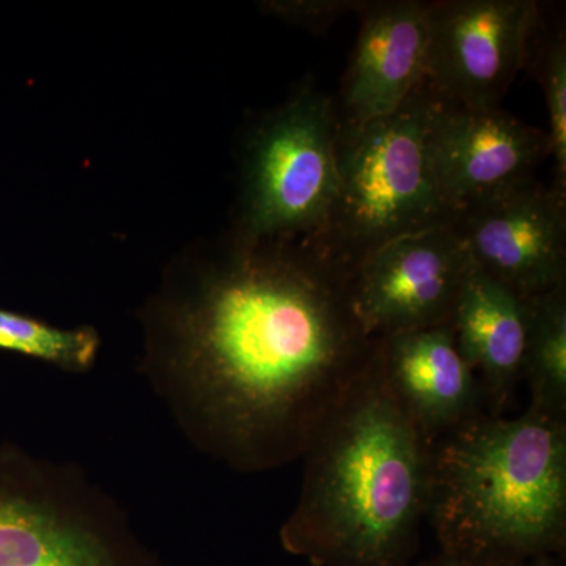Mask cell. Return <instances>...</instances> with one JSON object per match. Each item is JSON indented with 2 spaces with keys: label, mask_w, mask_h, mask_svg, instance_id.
Instances as JSON below:
<instances>
[{
  "label": "cell",
  "mask_w": 566,
  "mask_h": 566,
  "mask_svg": "<svg viewBox=\"0 0 566 566\" xmlns=\"http://www.w3.org/2000/svg\"><path fill=\"white\" fill-rule=\"evenodd\" d=\"M140 375L182 438L241 474L304 458L370 363L348 274L312 241L232 243L142 312Z\"/></svg>",
  "instance_id": "cell-1"
},
{
  "label": "cell",
  "mask_w": 566,
  "mask_h": 566,
  "mask_svg": "<svg viewBox=\"0 0 566 566\" xmlns=\"http://www.w3.org/2000/svg\"><path fill=\"white\" fill-rule=\"evenodd\" d=\"M431 444L374 356L305 452L281 543L312 566H409L430 499Z\"/></svg>",
  "instance_id": "cell-2"
},
{
  "label": "cell",
  "mask_w": 566,
  "mask_h": 566,
  "mask_svg": "<svg viewBox=\"0 0 566 566\" xmlns=\"http://www.w3.org/2000/svg\"><path fill=\"white\" fill-rule=\"evenodd\" d=\"M428 523L469 564L565 557L566 422L480 411L430 450Z\"/></svg>",
  "instance_id": "cell-3"
},
{
  "label": "cell",
  "mask_w": 566,
  "mask_h": 566,
  "mask_svg": "<svg viewBox=\"0 0 566 566\" xmlns=\"http://www.w3.org/2000/svg\"><path fill=\"white\" fill-rule=\"evenodd\" d=\"M441 95L424 80L397 111L338 123V192L316 245L346 274L378 245L453 222L428 158V132Z\"/></svg>",
  "instance_id": "cell-4"
},
{
  "label": "cell",
  "mask_w": 566,
  "mask_h": 566,
  "mask_svg": "<svg viewBox=\"0 0 566 566\" xmlns=\"http://www.w3.org/2000/svg\"><path fill=\"white\" fill-rule=\"evenodd\" d=\"M0 566H166L80 464L0 447Z\"/></svg>",
  "instance_id": "cell-5"
},
{
  "label": "cell",
  "mask_w": 566,
  "mask_h": 566,
  "mask_svg": "<svg viewBox=\"0 0 566 566\" xmlns=\"http://www.w3.org/2000/svg\"><path fill=\"white\" fill-rule=\"evenodd\" d=\"M335 102L305 82L253 126L244 144L233 237L312 240L337 199Z\"/></svg>",
  "instance_id": "cell-6"
},
{
  "label": "cell",
  "mask_w": 566,
  "mask_h": 566,
  "mask_svg": "<svg viewBox=\"0 0 566 566\" xmlns=\"http://www.w3.org/2000/svg\"><path fill=\"white\" fill-rule=\"evenodd\" d=\"M469 263L453 222L394 238L349 271L353 315L370 338L452 323Z\"/></svg>",
  "instance_id": "cell-7"
},
{
  "label": "cell",
  "mask_w": 566,
  "mask_h": 566,
  "mask_svg": "<svg viewBox=\"0 0 566 566\" xmlns=\"http://www.w3.org/2000/svg\"><path fill=\"white\" fill-rule=\"evenodd\" d=\"M534 0L428 2L427 81L457 106L495 107L531 57Z\"/></svg>",
  "instance_id": "cell-8"
},
{
  "label": "cell",
  "mask_w": 566,
  "mask_h": 566,
  "mask_svg": "<svg viewBox=\"0 0 566 566\" xmlns=\"http://www.w3.org/2000/svg\"><path fill=\"white\" fill-rule=\"evenodd\" d=\"M565 199L531 178L468 205L453 226L480 270L531 297L566 282Z\"/></svg>",
  "instance_id": "cell-9"
},
{
  "label": "cell",
  "mask_w": 566,
  "mask_h": 566,
  "mask_svg": "<svg viewBox=\"0 0 566 566\" xmlns=\"http://www.w3.org/2000/svg\"><path fill=\"white\" fill-rule=\"evenodd\" d=\"M428 158L455 218L468 205L535 178L549 158V139L499 106L474 109L441 98L428 132Z\"/></svg>",
  "instance_id": "cell-10"
},
{
  "label": "cell",
  "mask_w": 566,
  "mask_h": 566,
  "mask_svg": "<svg viewBox=\"0 0 566 566\" xmlns=\"http://www.w3.org/2000/svg\"><path fill=\"white\" fill-rule=\"evenodd\" d=\"M359 36L335 103L338 123L392 114L427 80L428 2L364 0Z\"/></svg>",
  "instance_id": "cell-11"
},
{
  "label": "cell",
  "mask_w": 566,
  "mask_h": 566,
  "mask_svg": "<svg viewBox=\"0 0 566 566\" xmlns=\"http://www.w3.org/2000/svg\"><path fill=\"white\" fill-rule=\"evenodd\" d=\"M376 359L395 400L430 444L486 411L452 323L376 338Z\"/></svg>",
  "instance_id": "cell-12"
},
{
  "label": "cell",
  "mask_w": 566,
  "mask_h": 566,
  "mask_svg": "<svg viewBox=\"0 0 566 566\" xmlns=\"http://www.w3.org/2000/svg\"><path fill=\"white\" fill-rule=\"evenodd\" d=\"M526 300L469 263L453 312L458 348L482 386L485 409L504 416L521 379Z\"/></svg>",
  "instance_id": "cell-13"
},
{
  "label": "cell",
  "mask_w": 566,
  "mask_h": 566,
  "mask_svg": "<svg viewBox=\"0 0 566 566\" xmlns=\"http://www.w3.org/2000/svg\"><path fill=\"white\" fill-rule=\"evenodd\" d=\"M526 300V345L521 379L527 409L566 422V282Z\"/></svg>",
  "instance_id": "cell-14"
},
{
  "label": "cell",
  "mask_w": 566,
  "mask_h": 566,
  "mask_svg": "<svg viewBox=\"0 0 566 566\" xmlns=\"http://www.w3.org/2000/svg\"><path fill=\"white\" fill-rule=\"evenodd\" d=\"M102 338L92 326L59 327L0 308V349L50 364L66 374H87L98 359Z\"/></svg>",
  "instance_id": "cell-15"
},
{
  "label": "cell",
  "mask_w": 566,
  "mask_h": 566,
  "mask_svg": "<svg viewBox=\"0 0 566 566\" xmlns=\"http://www.w3.org/2000/svg\"><path fill=\"white\" fill-rule=\"evenodd\" d=\"M536 77L545 92L549 114V158L554 159L553 188L566 196V41L557 32L539 52Z\"/></svg>",
  "instance_id": "cell-16"
},
{
  "label": "cell",
  "mask_w": 566,
  "mask_h": 566,
  "mask_svg": "<svg viewBox=\"0 0 566 566\" xmlns=\"http://www.w3.org/2000/svg\"><path fill=\"white\" fill-rule=\"evenodd\" d=\"M364 0H281L264 2L263 9L282 18L283 21L300 25L305 31L324 33L346 13H357Z\"/></svg>",
  "instance_id": "cell-17"
},
{
  "label": "cell",
  "mask_w": 566,
  "mask_h": 566,
  "mask_svg": "<svg viewBox=\"0 0 566 566\" xmlns=\"http://www.w3.org/2000/svg\"><path fill=\"white\" fill-rule=\"evenodd\" d=\"M564 560L565 557H542L517 565H479L469 564V562L460 560V558H453L439 553L438 556L431 558V560H428L422 566H564Z\"/></svg>",
  "instance_id": "cell-18"
}]
</instances>
